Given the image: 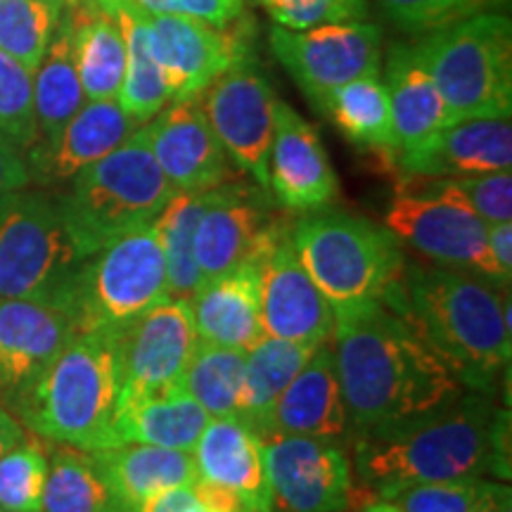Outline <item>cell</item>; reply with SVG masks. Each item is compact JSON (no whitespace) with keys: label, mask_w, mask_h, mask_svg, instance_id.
<instances>
[{"label":"cell","mask_w":512,"mask_h":512,"mask_svg":"<svg viewBox=\"0 0 512 512\" xmlns=\"http://www.w3.org/2000/svg\"><path fill=\"white\" fill-rule=\"evenodd\" d=\"M292 223L273 214L268 192L238 181L211 188L195 230V259L202 278H214L266 254Z\"/></svg>","instance_id":"15"},{"label":"cell","mask_w":512,"mask_h":512,"mask_svg":"<svg viewBox=\"0 0 512 512\" xmlns=\"http://www.w3.org/2000/svg\"><path fill=\"white\" fill-rule=\"evenodd\" d=\"M254 256L214 278H207L188 299L195 330L202 342L249 351L264 332L261 320V264Z\"/></svg>","instance_id":"22"},{"label":"cell","mask_w":512,"mask_h":512,"mask_svg":"<svg viewBox=\"0 0 512 512\" xmlns=\"http://www.w3.org/2000/svg\"><path fill=\"white\" fill-rule=\"evenodd\" d=\"M86 105L79 72H76L72 31L60 17L48 53L34 72V112L38 126V143L34 150H46L57 140L62 128L69 124Z\"/></svg>","instance_id":"32"},{"label":"cell","mask_w":512,"mask_h":512,"mask_svg":"<svg viewBox=\"0 0 512 512\" xmlns=\"http://www.w3.org/2000/svg\"><path fill=\"white\" fill-rule=\"evenodd\" d=\"M15 143L0 136V202L12 192L24 190L31 183V166Z\"/></svg>","instance_id":"45"},{"label":"cell","mask_w":512,"mask_h":512,"mask_svg":"<svg viewBox=\"0 0 512 512\" xmlns=\"http://www.w3.org/2000/svg\"><path fill=\"white\" fill-rule=\"evenodd\" d=\"M81 261L55 200L24 188L0 202V299L67 309Z\"/></svg>","instance_id":"9"},{"label":"cell","mask_w":512,"mask_h":512,"mask_svg":"<svg viewBox=\"0 0 512 512\" xmlns=\"http://www.w3.org/2000/svg\"><path fill=\"white\" fill-rule=\"evenodd\" d=\"M197 479L228 486L252 512H273L264 463V441L238 418H214L192 448Z\"/></svg>","instance_id":"24"},{"label":"cell","mask_w":512,"mask_h":512,"mask_svg":"<svg viewBox=\"0 0 512 512\" xmlns=\"http://www.w3.org/2000/svg\"><path fill=\"white\" fill-rule=\"evenodd\" d=\"M384 228L434 264L465 268L501 283L486 240L489 223L456 197L399 185L384 214Z\"/></svg>","instance_id":"11"},{"label":"cell","mask_w":512,"mask_h":512,"mask_svg":"<svg viewBox=\"0 0 512 512\" xmlns=\"http://www.w3.org/2000/svg\"><path fill=\"white\" fill-rule=\"evenodd\" d=\"M292 242L332 309L384 299L406 271L392 230L347 211H309L292 226Z\"/></svg>","instance_id":"7"},{"label":"cell","mask_w":512,"mask_h":512,"mask_svg":"<svg viewBox=\"0 0 512 512\" xmlns=\"http://www.w3.org/2000/svg\"><path fill=\"white\" fill-rule=\"evenodd\" d=\"M117 15L126 41V72L117 102L138 124H147L169 105V88L152 55L150 19L133 0H102Z\"/></svg>","instance_id":"30"},{"label":"cell","mask_w":512,"mask_h":512,"mask_svg":"<svg viewBox=\"0 0 512 512\" xmlns=\"http://www.w3.org/2000/svg\"><path fill=\"white\" fill-rule=\"evenodd\" d=\"M174 195L143 124L110 155L81 169L57 207L76 252L86 259L128 230L155 223Z\"/></svg>","instance_id":"5"},{"label":"cell","mask_w":512,"mask_h":512,"mask_svg":"<svg viewBox=\"0 0 512 512\" xmlns=\"http://www.w3.org/2000/svg\"><path fill=\"white\" fill-rule=\"evenodd\" d=\"M271 50L311 105L361 76H380L382 29L370 22H330L311 29H271Z\"/></svg>","instance_id":"10"},{"label":"cell","mask_w":512,"mask_h":512,"mask_svg":"<svg viewBox=\"0 0 512 512\" xmlns=\"http://www.w3.org/2000/svg\"><path fill=\"white\" fill-rule=\"evenodd\" d=\"M169 297L162 242L145 223L81 261L67 309L79 332L114 337Z\"/></svg>","instance_id":"8"},{"label":"cell","mask_w":512,"mask_h":512,"mask_svg":"<svg viewBox=\"0 0 512 512\" xmlns=\"http://www.w3.org/2000/svg\"><path fill=\"white\" fill-rule=\"evenodd\" d=\"M79 335L67 309L41 299H0V392L17 399Z\"/></svg>","instance_id":"20"},{"label":"cell","mask_w":512,"mask_h":512,"mask_svg":"<svg viewBox=\"0 0 512 512\" xmlns=\"http://www.w3.org/2000/svg\"><path fill=\"white\" fill-rule=\"evenodd\" d=\"M382 302L411 320L470 392L491 394L510 370V285L465 268L418 266Z\"/></svg>","instance_id":"3"},{"label":"cell","mask_w":512,"mask_h":512,"mask_svg":"<svg viewBox=\"0 0 512 512\" xmlns=\"http://www.w3.org/2000/svg\"><path fill=\"white\" fill-rule=\"evenodd\" d=\"M401 188L441 192L465 202L479 219L491 223L512 221V174L491 171L477 176H403Z\"/></svg>","instance_id":"38"},{"label":"cell","mask_w":512,"mask_h":512,"mask_svg":"<svg viewBox=\"0 0 512 512\" xmlns=\"http://www.w3.org/2000/svg\"><path fill=\"white\" fill-rule=\"evenodd\" d=\"M22 439H27V434H24L19 420L0 406V458H3L12 446H17Z\"/></svg>","instance_id":"50"},{"label":"cell","mask_w":512,"mask_h":512,"mask_svg":"<svg viewBox=\"0 0 512 512\" xmlns=\"http://www.w3.org/2000/svg\"><path fill=\"white\" fill-rule=\"evenodd\" d=\"M102 479L114 501L136 508L159 491L188 486L197 479L192 451H176L150 444H119L93 453Z\"/></svg>","instance_id":"28"},{"label":"cell","mask_w":512,"mask_h":512,"mask_svg":"<svg viewBox=\"0 0 512 512\" xmlns=\"http://www.w3.org/2000/svg\"><path fill=\"white\" fill-rule=\"evenodd\" d=\"M200 335L188 299L169 297L112 337L117 396L183 384Z\"/></svg>","instance_id":"13"},{"label":"cell","mask_w":512,"mask_h":512,"mask_svg":"<svg viewBox=\"0 0 512 512\" xmlns=\"http://www.w3.org/2000/svg\"><path fill=\"white\" fill-rule=\"evenodd\" d=\"M247 351L202 342L183 375V387L214 418H238Z\"/></svg>","instance_id":"35"},{"label":"cell","mask_w":512,"mask_h":512,"mask_svg":"<svg viewBox=\"0 0 512 512\" xmlns=\"http://www.w3.org/2000/svg\"><path fill=\"white\" fill-rule=\"evenodd\" d=\"M349 432L330 342L318 344L275 403L261 441L278 437L342 439Z\"/></svg>","instance_id":"23"},{"label":"cell","mask_w":512,"mask_h":512,"mask_svg":"<svg viewBox=\"0 0 512 512\" xmlns=\"http://www.w3.org/2000/svg\"><path fill=\"white\" fill-rule=\"evenodd\" d=\"M332 339L354 437L432 411L463 392L418 328L382 299L337 306Z\"/></svg>","instance_id":"1"},{"label":"cell","mask_w":512,"mask_h":512,"mask_svg":"<svg viewBox=\"0 0 512 512\" xmlns=\"http://www.w3.org/2000/svg\"><path fill=\"white\" fill-rule=\"evenodd\" d=\"M275 24L285 29H311L330 22L368 19L366 0H256Z\"/></svg>","instance_id":"43"},{"label":"cell","mask_w":512,"mask_h":512,"mask_svg":"<svg viewBox=\"0 0 512 512\" xmlns=\"http://www.w3.org/2000/svg\"><path fill=\"white\" fill-rule=\"evenodd\" d=\"M470 512H512L510 486H503L496 482H484L482 479L477 501H475V505H472Z\"/></svg>","instance_id":"49"},{"label":"cell","mask_w":512,"mask_h":512,"mask_svg":"<svg viewBox=\"0 0 512 512\" xmlns=\"http://www.w3.org/2000/svg\"><path fill=\"white\" fill-rule=\"evenodd\" d=\"M268 190L292 214L325 209L339 195L337 174L318 131L283 100H275Z\"/></svg>","instance_id":"19"},{"label":"cell","mask_w":512,"mask_h":512,"mask_svg":"<svg viewBox=\"0 0 512 512\" xmlns=\"http://www.w3.org/2000/svg\"><path fill=\"white\" fill-rule=\"evenodd\" d=\"M444 100L448 124L512 112V24L486 12L422 36L413 46Z\"/></svg>","instance_id":"6"},{"label":"cell","mask_w":512,"mask_h":512,"mask_svg":"<svg viewBox=\"0 0 512 512\" xmlns=\"http://www.w3.org/2000/svg\"><path fill=\"white\" fill-rule=\"evenodd\" d=\"M185 512H209V510H204L202 505H192V508H188Z\"/></svg>","instance_id":"53"},{"label":"cell","mask_w":512,"mask_h":512,"mask_svg":"<svg viewBox=\"0 0 512 512\" xmlns=\"http://www.w3.org/2000/svg\"><path fill=\"white\" fill-rule=\"evenodd\" d=\"M105 512H133V510H131V508H126V505H121V503L114 501V503L110 505V508H107Z\"/></svg>","instance_id":"52"},{"label":"cell","mask_w":512,"mask_h":512,"mask_svg":"<svg viewBox=\"0 0 512 512\" xmlns=\"http://www.w3.org/2000/svg\"><path fill=\"white\" fill-rule=\"evenodd\" d=\"M62 8L60 0H0V50L36 72L60 24Z\"/></svg>","instance_id":"37"},{"label":"cell","mask_w":512,"mask_h":512,"mask_svg":"<svg viewBox=\"0 0 512 512\" xmlns=\"http://www.w3.org/2000/svg\"><path fill=\"white\" fill-rule=\"evenodd\" d=\"M0 136L19 150H34L38 126L34 112V72L0 50Z\"/></svg>","instance_id":"41"},{"label":"cell","mask_w":512,"mask_h":512,"mask_svg":"<svg viewBox=\"0 0 512 512\" xmlns=\"http://www.w3.org/2000/svg\"><path fill=\"white\" fill-rule=\"evenodd\" d=\"M0 512H5V510H3V508H0Z\"/></svg>","instance_id":"54"},{"label":"cell","mask_w":512,"mask_h":512,"mask_svg":"<svg viewBox=\"0 0 512 512\" xmlns=\"http://www.w3.org/2000/svg\"><path fill=\"white\" fill-rule=\"evenodd\" d=\"M273 508L283 512H344L351 503V460L335 439L278 437L264 441Z\"/></svg>","instance_id":"16"},{"label":"cell","mask_w":512,"mask_h":512,"mask_svg":"<svg viewBox=\"0 0 512 512\" xmlns=\"http://www.w3.org/2000/svg\"><path fill=\"white\" fill-rule=\"evenodd\" d=\"M510 0H377L382 17L408 36H427L463 19L503 12Z\"/></svg>","instance_id":"39"},{"label":"cell","mask_w":512,"mask_h":512,"mask_svg":"<svg viewBox=\"0 0 512 512\" xmlns=\"http://www.w3.org/2000/svg\"><path fill=\"white\" fill-rule=\"evenodd\" d=\"M192 505H197L192 484L174 486V489L159 491V494L145 498L143 503L136 505L133 512H185Z\"/></svg>","instance_id":"48"},{"label":"cell","mask_w":512,"mask_h":512,"mask_svg":"<svg viewBox=\"0 0 512 512\" xmlns=\"http://www.w3.org/2000/svg\"><path fill=\"white\" fill-rule=\"evenodd\" d=\"M261 320L268 337L285 342L318 347L332 339L335 309L299 259L292 228L273 242L261 264Z\"/></svg>","instance_id":"17"},{"label":"cell","mask_w":512,"mask_h":512,"mask_svg":"<svg viewBox=\"0 0 512 512\" xmlns=\"http://www.w3.org/2000/svg\"><path fill=\"white\" fill-rule=\"evenodd\" d=\"M150 150L176 192H200L238 181L235 166L211 131L200 98L171 102L145 124Z\"/></svg>","instance_id":"18"},{"label":"cell","mask_w":512,"mask_h":512,"mask_svg":"<svg viewBox=\"0 0 512 512\" xmlns=\"http://www.w3.org/2000/svg\"><path fill=\"white\" fill-rule=\"evenodd\" d=\"M138 124L117 100H88L46 150H34L36 174L46 183L72 181L81 169L110 155Z\"/></svg>","instance_id":"25"},{"label":"cell","mask_w":512,"mask_h":512,"mask_svg":"<svg viewBox=\"0 0 512 512\" xmlns=\"http://www.w3.org/2000/svg\"><path fill=\"white\" fill-rule=\"evenodd\" d=\"M392 105L394 152H411L437 136L448 126L444 100L434 86L432 76L418 62L413 46H392L387 57V81H384ZM389 155V157H392Z\"/></svg>","instance_id":"29"},{"label":"cell","mask_w":512,"mask_h":512,"mask_svg":"<svg viewBox=\"0 0 512 512\" xmlns=\"http://www.w3.org/2000/svg\"><path fill=\"white\" fill-rule=\"evenodd\" d=\"M48 453L22 439L0 458V508L5 512H43Z\"/></svg>","instance_id":"40"},{"label":"cell","mask_w":512,"mask_h":512,"mask_svg":"<svg viewBox=\"0 0 512 512\" xmlns=\"http://www.w3.org/2000/svg\"><path fill=\"white\" fill-rule=\"evenodd\" d=\"M313 349L316 347L264 335L247 351L245 384H242L238 420L242 425H247L259 439L264 437L268 418H271L280 394L285 392L287 384L304 368Z\"/></svg>","instance_id":"31"},{"label":"cell","mask_w":512,"mask_h":512,"mask_svg":"<svg viewBox=\"0 0 512 512\" xmlns=\"http://www.w3.org/2000/svg\"><path fill=\"white\" fill-rule=\"evenodd\" d=\"M209 415L183 384L159 392L117 396L114 430L119 444H150L176 451H192Z\"/></svg>","instance_id":"27"},{"label":"cell","mask_w":512,"mask_h":512,"mask_svg":"<svg viewBox=\"0 0 512 512\" xmlns=\"http://www.w3.org/2000/svg\"><path fill=\"white\" fill-rule=\"evenodd\" d=\"M62 19L86 100H117L126 72V41L114 12L102 0H69Z\"/></svg>","instance_id":"26"},{"label":"cell","mask_w":512,"mask_h":512,"mask_svg":"<svg viewBox=\"0 0 512 512\" xmlns=\"http://www.w3.org/2000/svg\"><path fill=\"white\" fill-rule=\"evenodd\" d=\"M356 475L375 496L415 482L510 477V413L460 392L432 411L356 437Z\"/></svg>","instance_id":"2"},{"label":"cell","mask_w":512,"mask_h":512,"mask_svg":"<svg viewBox=\"0 0 512 512\" xmlns=\"http://www.w3.org/2000/svg\"><path fill=\"white\" fill-rule=\"evenodd\" d=\"M197 98L230 162L268 190V152L278 98L256 57L247 55L230 64Z\"/></svg>","instance_id":"12"},{"label":"cell","mask_w":512,"mask_h":512,"mask_svg":"<svg viewBox=\"0 0 512 512\" xmlns=\"http://www.w3.org/2000/svg\"><path fill=\"white\" fill-rule=\"evenodd\" d=\"M192 491H195L197 505H202L209 512H252L245 498L235 494L228 486L207 482V479H195Z\"/></svg>","instance_id":"46"},{"label":"cell","mask_w":512,"mask_h":512,"mask_svg":"<svg viewBox=\"0 0 512 512\" xmlns=\"http://www.w3.org/2000/svg\"><path fill=\"white\" fill-rule=\"evenodd\" d=\"M482 479L451 482H415L384 491L377 498L394 503L401 512H470L477 501Z\"/></svg>","instance_id":"42"},{"label":"cell","mask_w":512,"mask_h":512,"mask_svg":"<svg viewBox=\"0 0 512 512\" xmlns=\"http://www.w3.org/2000/svg\"><path fill=\"white\" fill-rule=\"evenodd\" d=\"M12 406L19 420L53 444L95 453L119 446L117 368L112 337L79 332Z\"/></svg>","instance_id":"4"},{"label":"cell","mask_w":512,"mask_h":512,"mask_svg":"<svg viewBox=\"0 0 512 512\" xmlns=\"http://www.w3.org/2000/svg\"><path fill=\"white\" fill-rule=\"evenodd\" d=\"M320 112L328 114L339 131L351 143L375 147L392 155L394 152V124L389 93L380 76H361L332 91L320 105Z\"/></svg>","instance_id":"33"},{"label":"cell","mask_w":512,"mask_h":512,"mask_svg":"<svg viewBox=\"0 0 512 512\" xmlns=\"http://www.w3.org/2000/svg\"><path fill=\"white\" fill-rule=\"evenodd\" d=\"M489 254L494 261L498 280L510 285L512 278V221L491 223L489 226Z\"/></svg>","instance_id":"47"},{"label":"cell","mask_w":512,"mask_h":512,"mask_svg":"<svg viewBox=\"0 0 512 512\" xmlns=\"http://www.w3.org/2000/svg\"><path fill=\"white\" fill-rule=\"evenodd\" d=\"M361 512H401V510L396 508L394 503H389V501H380V498H377V501L368 503L366 508H363Z\"/></svg>","instance_id":"51"},{"label":"cell","mask_w":512,"mask_h":512,"mask_svg":"<svg viewBox=\"0 0 512 512\" xmlns=\"http://www.w3.org/2000/svg\"><path fill=\"white\" fill-rule=\"evenodd\" d=\"M209 192H176L155 219L157 238L164 249L169 294L176 299H190L204 283L195 259V230L207 209Z\"/></svg>","instance_id":"34"},{"label":"cell","mask_w":512,"mask_h":512,"mask_svg":"<svg viewBox=\"0 0 512 512\" xmlns=\"http://www.w3.org/2000/svg\"><path fill=\"white\" fill-rule=\"evenodd\" d=\"M152 55L162 69L169 100L197 98L230 64L252 55L254 24L238 17L228 27H209L181 15H150Z\"/></svg>","instance_id":"14"},{"label":"cell","mask_w":512,"mask_h":512,"mask_svg":"<svg viewBox=\"0 0 512 512\" xmlns=\"http://www.w3.org/2000/svg\"><path fill=\"white\" fill-rule=\"evenodd\" d=\"M114 503L93 453L55 444L48 456L43 512H105Z\"/></svg>","instance_id":"36"},{"label":"cell","mask_w":512,"mask_h":512,"mask_svg":"<svg viewBox=\"0 0 512 512\" xmlns=\"http://www.w3.org/2000/svg\"><path fill=\"white\" fill-rule=\"evenodd\" d=\"M403 176H477L510 171V117L463 119L411 152L392 155Z\"/></svg>","instance_id":"21"},{"label":"cell","mask_w":512,"mask_h":512,"mask_svg":"<svg viewBox=\"0 0 512 512\" xmlns=\"http://www.w3.org/2000/svg\"><path fill=\"white\" fill-rule=\"evenodd\" d=\"M150 15H181L209 24V27H228L240 15H245L242 0H133Z\"/></svg>","instance_id":"44"}]
</instances>
